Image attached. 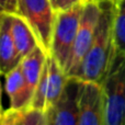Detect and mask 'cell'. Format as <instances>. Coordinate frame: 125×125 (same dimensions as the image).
Masks as SVG:
<instances>
[{
	"mask_svg": "<svg viewBox=\"0 0 125 125\" xmlns=\"http://www.w3.org/2000/svg\"><path fill=\"white\" fill-rule=\"evenodd\" d=\"M100 14L90 48L73 77L102 83L115 55L113 36L114 0H98Z\"/></svg>",
	"mask_w": 125,
	"mask_h": 125,
	"instance_id": "1",
	"label": "cell"
},
{
	"mask_svg": "<svg viewBox=\"0 0 125 125\" xmlns=\"http://www.w3.org/2000/svg\"><path fill=\"white\" fill-rule=\"evenodd\" d=\"M84 2L55 11L50 53L67 75L73 62V46Z\"/></svg>",
	"mask_w": 125,
	"mask_h": 125,
	"instance_id": "2",
	"label": "cell"
},
{
	"mask_svg": "<svg viewBox=\"0 0 125 125\" xmlns=\"http://www.w3.org/2000/svg\"><path fill=\"white\" fill-rule=\"evenodd\" d=\"M104 125H125V55L115 53L101 83Z\"/></svg>",
	"mask_w": 125,
	"mask_h": 125,
	"instance_id": "3",
	"label": "cell"
},
{
	"mask_svg": "<svg viewBox=\"0 0 125 125\" xmlns=\"http://www.w3.org/2000/svg\"><path fill=\"white\" fill-rule=\"evenodd\" d=\"M55 11L51 0H17L15 13L28 22L46 53H50Z\"/></svg>",
	"mask_w": 125,
	"mask_h": 125,
	"instance_id": "4",
	"label": "cell"
},
{
	"mask_svg": "<svg viewBox=\"0 0 125 125\" xmlns=\"http://www.w3.org/2000/svg\"><path fill=\"white\" fill-rule=\"evenodd\" d=\"M68 80V75L62 69L51 53H47L42 75L34 90L30 106L46 112L61 97Z\"/></svg>",
	"mask_w": 125,
	"mask_h": 125,
	"instance_id": "5",
	"label": "cell"
},
{
	"mask_svg": "<svg viewBox=\"0 0 125 125\" xmlns=\"http://www.w3.org/2000/svg\"><path fill=\"white\" fill-rule=\"evenodd\" d=\"M100 14V7L98 0H88L84 2L82 13L80 17L79 28L73 53V62L68 76H73L83 61L87 52L90 48L98 25Z\"/></svg>",
	"mask_w": 125,
	"mask_h": 125,
	"instance_id": "6",
	"label": "cell"
},
{
	"mask_svg": "<svg viewBox=\"0 0 125 125\" xmlns=\"http://www.w3.org/2000/svg\"><path fill=\"white\" fill-rule=\"evenodd\" d=\"M81 79L68 76L61 97L45 112L47 125H79L78 93Z\"/></svg>",
	"mask_w": 125,
	"mask_h": 125,
	"instance_id": "7",
	"label": "cell"
},
{
	"mask_svg": "<svg viewBox=\"0 0 125 125\" xmlns=\"http://www.w3.org/2000/svg\"><path fill=\"white\" fill-rule=\"evenodd\" d=\"M78 109L79 125H104V94L101 83L80 81Z\"/></svg>",
	"mask_w": 125,
	"mask_h": 125,
	"instance_id": "8",
	"label": "cell"
},
{
	"mask_svg": "<svg viewBox=\"0 0 125 125\" xmlns=\"http://www.w3.org/2000/svg\"><path fill=\"white\" fill-rule=\"evenodd\" d=\"M21 57L18 54L11 34V13L0 12V75L6 76L20 64Z\"/></svg>",
	"mask_w": 125,
	"mask_h": 125,
	"instance_id": "9",
	"label": "cell"
},
{
	"mask_svg": "<svg viewBox=\"0 0 125 125\" xmlns=\"http://www.w3.org/2000/svg\"><path fill=\"white\" fill-rule=\"evenodd\" d=\"M4 89L10 101V109H22L30 106L33 92L29 88L21 71L20 64L6 76Z\"/></svg>",
	"mask_w": 125,
	"mask_h": 125,
	"instance_id": "10",
	"label": "cell"
},
{
	"mask_svg": "<svg viewBox=\"0 0 125 125\" xmlns=\"http://www.w3.org/2000/svg\"><path fill=\"white\" fill-rule=\"evenodd\" d=\"M11 34L21 58L39 46V42L31 26L17 13H11Z\"/></svg>",
	"mask_w": 125,
	"mask_h": 125,
	"instance_id": "11",
	"label": "cell"
},
{
	"mask_svg": "<svg viewBox=\"0 0 125 125\" xmlns=\"http://www.w3.org/2000/svg\"><path fill=\"white\" fill-rule=\"evenodd\" d=\"M46 55H47V53L39 45L31 53L22 57L20 61L22 75H23L29 88L31 89L33 93H34L35 88L39 83L40 77L42 75Z\"/></svg>",
	"mask_w": 125,
	"mask_h": 125,
	"instance_id": "12",
	"label": "cell"
},
{
	"mask_svg": "<svg viewBox=\"0 0 125 125\" xmlns=\"http://www.w3.org/2000/svg\"><path fill=\"white\" fill-rule=\"evenodd\" d=\"M0 125H47L45 112L32 106L4 110Z\"/></svg>",
	"mask_w": 125,
	"mask_h": 125,
	"instance_id": "13",
	"label": "cell"
},
{
	"mask_svg": "<svg viewBox=\"0 0 125 125\" xmlns=\"http://www.w3.org/2000/svg\"><path fill=\"white\" fill-rule=\"evenodd\" d=\"M113 36L115 52L125 55V0H114Z\"/></svg>",
	"mask_w": 125,
	"mask_h": 125,
	"instance_id": "14",
	"label": "cell"
},
{
	"mask_svg": "<svg viewBox=\"0 0 125 125\" xmlns=\"http://www.w3.org/2000/svg\"><path fill=\"white\" fill-rule=\"evenodd\" d=\"M0 9L4 12L15 13L17 0H0Z\"/></svg>",
	"mask_w": 125,
	"mask_h": 125,
	"instance_id": "15",
	"label": "cell"
},
{
	"mask_svg": "<svg viewBox=\"0 0 125 125\" xmlns=\"http://www.w3.org/2000/svg\"><path fill=\"white\" fill-rule=\"evenodd\" d=\"M86 0H57L56 2V7H55V10H58V9H67L69 7H73L75 4L79 3V2H83Z\"/></svg>",
	"mask_w": 125,
	"mask_h": 125,
	"instance_id": "16",
	"label": "cell"
},
{
	"mask_svg": "<svg viewBox=\"0 0 125 125\" xmlns=\"http://www.w3.org/2000/svg\"><path fill=\"white\" fill-rule=\"evenodd\" d=\"M1 76V75H0ZM1 94H2V90H1V83H0V117H1L2 113H3V109H2V102H1Z\"/></svg>",
	"mask_w": 125,
	"mask_h": 125,
	"instance_id": "17",
	"label": "cell"
},
{
	"mask_svg": "<svg viewBox=\"0 0 125 125\" xmlns=\"http://www.w3.org/2000/svg\"><path fill=\"white\" fill-rule=\"evenodd\" d=\"M52 1V3H53V6H54V8L56 7V2H57V0H51Z\"/></svg>",
	"mask_w": 125,
	"mask_h": 125,
	"instance_id": "18",
	"label": "cell"
},
{
	"mask_svg": "<svg viewBox=\"0 0 125 125\" xmlns=\"http://www.w3.org/2000/svg\"><path fill=\"white\" fill-rule=\"evenodd\" d=\"M0 12H1V9H0Z\"/></svg>",
	"mask_w": 125,
	"mask_h": 125,
	"instance_id": "19",
	"label": "cell"
},
{
	"mask_svg": "<svg viewBox=\"0 0 125 125\" xmlns=\"http://www.w3.org/2000/svg\"><path fill=\"white\" fill-rule=\"evenodd\" d=\"M86 1H88V0H86Z\"/></svg>",
	"mask_w": 125,
	"mask_h": 125,
	"instance_id": "20",
	"label": "cell"
}]
</instances>
